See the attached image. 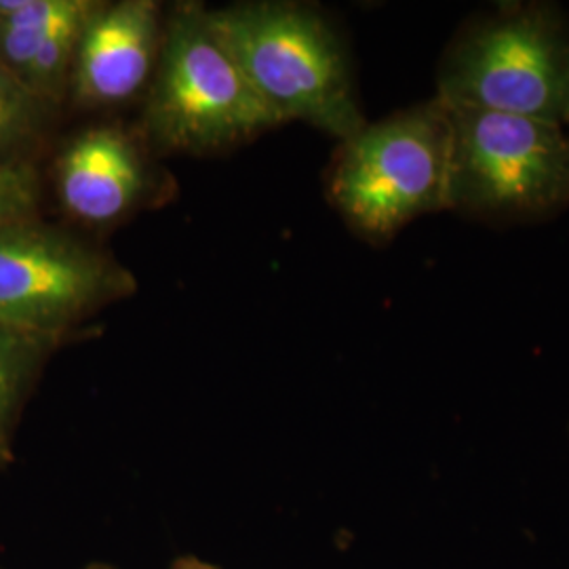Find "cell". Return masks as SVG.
<instances>
[{
    "mask_svg": "<svg viewBox=\"0 0 569 569\" xmlns=\"http://www.w3.org/2000/svg\"><path fill=\"white\" fill-rule=\"evenodd\" d=\"M209 21L281 124L302 121L338 140L366 127L345 44L312 7L241 2Z\"/></svg>",
    "mask_w": 569,
    "mask_h": 569,
    "instance_id": "cell-1",
    "label": "cell"
},
{
    "mask_svg": "<svg viewBox=\"0 0 569 569\" xmlns=\"http://www.w3.org/2000/svg\"><path fill=\"white\" fill-rule=\"evenodd\" d=\"M451 117L432 98L342 142L329 176V199L346 222L385 241L411 220L449 209Z\"/></svg>",
    "mask_w": 569,
    "mask_h": 569,
    "instance_id": "cell-3",
    "label": "cell"
},
{
    "mask_svg": "<svg viewBox=\"0 0 569 569\" xmlns=\"http://www.w3.org/2000/svg\"><path fill=\"white\" fill-rule=\"evenodd\" d=\"M566 124H569V117H568V121H566Z\"/></svg>",
    "mask_w": 569,
    "mask_h": 569,
    "instance_id": "cell-16",
    "label": "cell"
},
{
    "mask_svg": "<svg viewBox=\"0 0 569 569\" xmlns=\"http://www.w3.org/2000/svg\"><path fill=\"white\" fill-rule=\"evenodd\" d=\"M171 569H220V566H216L211 561H204L197 555H182L171 563Z\"/></svg>",
    "mask_w": 569,
    "mask_h": 569,
    "instance_id": "cell-14",
    "label": "cell"
},
{
    "mask_svg": "<svg viewBox=\"0 0 569 569\" xmlns=\"http://www.w3.org/2000/svg\"><path fill=\"white\" fill-rule=\"evenodd\" d=\"M51 110V103L0 66V163L26 159V150L41 140Z\"/></svg>",
    "mask_w": 569,
    "mask_h": 569,
    "instance_id": "cell-12",
    "label": "cell"
},
{
    "mask_svg": "<svg viewBox=\"0 0 569 569\" xmlns=\"http://www.w3.org/2000/svg\"><path fill=\"white\" fill-rule=\"evenodd\" d=\"M96 2L72 0L68 11L44 37L23 84L53 108L70 91V74L77 56L82 23Z\"/></svg>",
    "mask_w": 569,
    "mask_h": 569,
    "instance_id": "cell-11",
    "label": "cell"
},
{
    "mask_svg": "<svg viewBox=\"0 0 569 569\" xmlns=\"http://www.w3.org/2000/svg\"><path fill=\"white\" fill-rule=\"evenodd\" d=\"M161 7L152 0L96 2L82 23L70 96L84 108L133 100L154 74L161 51Z\"/></svg>",
    "mask_w": 569,
    "mask_h": 569,
    "instance_id": "cell-7",
    "label": "cell"
},
{
    "mask_svg": "<svg viewBox=\"0 0 569 569\" xmlns=\"http://www.w3.org/2000/svg\"><path fill=\"white\" fill-rule=\"evenodd\" d=\"M72 0H0V66L26 81L44 37Z\"/></svg>",
    "mask_w": 569,
    "mask_h": 569,
    "instance_id": "cell-10",
    "label": "cell"
},
{
    "mask_svg": "<svg viewBox=\"0 0 569 569\" xmlns=\"http://www.w3.org/2000/svg\"><path fill=\"white\" fill-rule=\"evenodd\" d=\"M146 169L136 143L102 124L72 138L56 164L63 209L84 224H112L142 201Z\"/></svg>",
    "mask_w": 569,
    "mask_h": 569,
    "instance_id": "cell-8",
    "label": "cell"
},
{
    "mask_svg": "<svg viewBox=\"0 0 569 569\" xmlns=\"http://www.w3.org/2000/svg\"><path fill=\"white\" fill-rule=\"evenodd\" d=\"M281 121L216 34L209 9L178 4L167 21L146 103V127L164 150L211 152Z\"/></svg>",
    "mask_w": 569,
    "mask_h": 569,
    "instance_id": "cell-4",
    "label": "cell"
},
{
    "mask_svg": "<svg viewBox=\"0 0 569 569\" xmlns=\"http://www.w3.org/2000/svg\"><path fill=\"white\" fill-rule=\"evenodd\" d=\"M437 98L472 108L566 124L569 18L552 4H515L470 21L449 42Z\"/></svg>",
    "mask_w": 569,
    "mask_h": 569,
    "instance_id": "cell-2",
    "label": "cell"
},
{
    "mask_svg": "<svg viewBox=\"0 0 569 569\" xmlns=\"http://www.w3.org/2000/svg\"><path fill=\"white\" fill-rule=\"evenodd\" d=\"M41 178L28 159L0 163V224L37 220Z\"/></svg>",
    "mask_w": 569,
    "mask_h": 569,
    "instance_id": "cell-13",
    "label": "cell"
},
{
    "mask_svg": "<svg viewBox=\"0 0 569 569\" xmlns=\"http://www.w3.org/2000/svg\"><path fill=\"white\" fill-rule=\"evenodd\" d=\"M84 569H117L114 566H110V563H91V566H87Z\"/></svg>",
    "mask_w": 569,
    "mask_h": 569,
    "instance_id": "cell-15",
    "label": "cell"
},
{
    "mask_svg": "<svg viewBox=\"0 0 569 569\" xmlns=\"http://www.w3.org/2000/svg\"><path fill=\"white\" fill-rule=\"evenodd\" d=\"M448 108L449 209L519 220L569 204V138L561 124Z\"/></svg>",
    "mask_w": 569,
    "mask_h": 569,
    "instance_id": "cell-5",
    "label": "cell"
},
{
    "mask_svg": "<svg viewBox=\"0 0 569 569\" xmlns=\"http://www.w3.org/2000/svg\"><path fill=\"white\" fill-rule=\"evenodd\" d=\"M133 289V274L112 256L58 226L0 224V326L63 340Z\"/></svg>",
    "mask_w": 569,
    "mask_h": 569,
    "instance_id": "cell-6",
    "label": "cell"
},
{
    "mask_svg": "<svg viewBox=\"0 0 569 569\" xmlns=\"http://www.w3.org/2000/svg\"><path fill=\"white\" fill-rule=\"evenodd\" d=\"M60 338L0 326V468L13 465V435L32 388Z\"/></svg>",
    "mask_w": 569,
    "mask_h": 569,
    "instance_id": "cell-9",
    "label": "cell"
}]
</instances>
